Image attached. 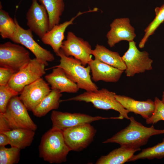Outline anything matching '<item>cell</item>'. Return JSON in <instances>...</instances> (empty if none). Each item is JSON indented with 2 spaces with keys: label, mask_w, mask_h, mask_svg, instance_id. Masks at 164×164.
I'll list each match as a JSON object with an SVG mask.
<instances>
[{
  "label": "cell",
  "mask_w": 164,
  "mask_h": 164,
  "mask_svg": "<svg viewBox=\"0 0 164 164\" xmlns=\"http://www.w3.org/2000/svg\"><path fill=\"white\" fill-rule=\"evenodd\" d=\"M20 149L11 147L7 148L0 147V164H14L18 163L20 159Z\"/></svg>",
  "instance_id": "obj_28"
},
{
  "label": "cell",
  "mask_w": 164,
  "mask_h": 164,
  "mask_svg": "<svg viewBox=\"0 0 164 164\" xmlns=\"http://www.w3.org/2000/svg\"><path fill=\"white\" fill-rule=\"evenodd\" d=\"M140 148L134 149L125 146L116 149L108 154L101 156L95 163L96 164H123L128 162L136 152Z\"/></svg>",
  "instance_id": "obj_21"
},
{
  "label": "cell",
  "mask_w": 164,
  "mask_h": 164,
  "mask_svg": "<svg viewBox=\"0 0 164 164\" xmlns=\"http://www.w3.org/2000/svg\"><path fill=\"white\" fill-rule=\"evenodd\" d=\"M11 130L2 114L0 113V133H3Z\"/></svg>",
  "instance_id": "obj_32"
},
{
  "label": "cell",
  "mask_w": 164,
  "mask_h": 164,
  "mask_svg": "<svg viewBox=\"0 0 164 164\" xmlns=\"http://www.w3.org/2000/svg\"><path fill=\"white\" fill-rule=\"evenodd\" d=\"M15 72L10 68L0 67V85L8 84Z\"/></svg>",
  "instance_id": "obj_31"
},
{
  "label": "cell",
  "mask_w": 164,
  "mask_h": 164,
  "mask_svg": "<svg viewBox=\"0 0 164 164\" xmlns=\"http://www.w3.org/2000/svg\"><path fill=\"white\" fill-rule=\"evenodd\" d=\"M45 78L51 89L58 90L61 93H76L80 89L60 67L53 68L52 72L45 75Z\"/></svg>",
  "instance_id": "obj_18"
},
{
  "label": "cell",
  "mask_w": 164,
  "mask_h": 164,
  "mask_svg": "<svg viewBox=\"0 0 164 164\" xmlns=\"http://www.w3.org/2000/svg\"><path fill=\"white\" fill-rule=\"evenodd\" d=\"M45 7L50 21L49 30L55 25L59 24L64 9V0H38Z\"/></svg>",
  "instance_id": "obj_24"
},
{
  "label": "cell",
  "mask_w": 164,
  "mask_h": 164,
  "mask_svg": "<svg viewBox=\"0 0 164 164\" xmlns=\"http://www.w3.org/2000/svg\"><path fill=\"white\" fill-rule=\"evenodd\" d=\"M65 142L71 151L79 152L91 143L97 132L90 123L67 128L62 130Z\"/></svg>",
  "instance_id": "obj_9"
},
{
  "label": "cell",
  "mask_w": 164,
  "mask_h": 164,
  "mask_svg": "<svg viewBox=\"0 0 164 164\" xmlns=\"http://www.w3.org/2000/svg\"><path fill=\"white\" fill-rule=\"evenodd\" d=\"M155 16L153 21L144 30L145 34L139 44L140 48H143L149 37L153 34L159 26L164 22V4L155 9Z\"/></svg>",
  "instance_id": "obj_26"
},
{
  "label": "cell",
  "mask_w": 164,
  "mask_h": 164,
  "mask_svg": "<svg viewBox=\"0 0 164 164\" xmlns=\"http://www.w3.org/2000/svg\"><path fill=\"white\" fill-rule=\"evenodd\" d=\"M117 101L129 112L139 114L145 119L150 117L155 109V103L150 99L140 101L125 95L116 94Z\"/></svg>",
  "instance_id": "obj_19"
},
{
  "label": "cell",
  "mask_w": 164,
  "mask_h": 164,
  "mask_svg": "<svg viewBox=\"0 0 164 164\" xmlns=\"http://www.w3.org/2000/svg\"><path fill=\"white\" fill-rule=\"evenodd\" d=\"M16 30V25L14 19L2 9L0 4V35L1 37L10 39L14 36Z\"/></svg>",
  "instance_id": "obj_25"
},
{
  "label": "cell",
  "mask_w": 164,
  "mask_h": 164,
  "mask_svg": "<svg viewBox=\"0 0 164 164\" xmlns=\"http://www.w3.org/2000/svg\"><path fill=\"white\" fill-rule=\"evenodd\" d=\"M10 139L9 137L4 133H0V147H5L9 144Z\"/></svg>",
  "instance_id": "obj_33"
},
{
  "label": "cell",
  "mask_w": 164,
  "mask_h": 164,
  "mask_svg": "<svg viewBox=\"0 0 164 164\" xmlns=\"http://www.w3.org/2000/svg\"><path fill=\"white\" fill-rule=\"evenodd\" d=\"M56 55L60 58V63L51 68L57 67L62 68L80 89L86 91H95L98 89V87L92 80L90 74L91 69L88 65L85 67L80 60L72 56H66L61 49Z\"/></svg>",
  "instance_id": "obj_3"
},
{
  "label": "cell",
  "mask_w": 164,
  "mask_h": 164,
  "mask_svg": "<svg viewBox=\"0 0 164 164\" xmlns=\"http://www.w3.org/2000/svg\"><path fill=\"white\" fill-rule=\"evenodd\" d=\"M38 0H32L26 14L27 25L32 32L41 39L49 30L50 21L45 6Z\"/></svg>",
  "instance_id": "obj_13"
},
{
  "label": "cell",
  "mask_w": 164,
  "mask_h": 164,
  "mask_svg": "<svg viewBox=\"0 0 164 164\" xmlns=\"http://www.w3.org/2000/svg\"><path fill=\"white\" fill-rule=\"evenodd\" d=\"M70 151L65 142L63 131L54 127L43 135L39 146V157L50 163L65 162Z\"/></svg>",
  "instance_id": "obj_2"
},
{
  "label": "cell",
  "mask_w": 164,
  "mask_h": 164,
  "mask_svg": "<svg viewBox=\"0 0 164 164\" xmlns=\"http://www.w3.org/2000/svg\"><path fill=\"white\" fill-rule=\"evenodd\" d=\"M51 91L49 84L41 77L25 86L19 97L28 110L32 111Z\"/></svg>",
  "instance_id": "obj_14"
},
{
  "label": "cell",
  "mask_w": 164,
  "mask_h": 164,
  "mask_svg": "<svg viewBox=\"0 0 164 164\" xmlns=\"http://www.w3.org/2000/svg\"><path fill=\"white\" fill-rule=\"evenodd\" d=\"M31 59L29 51L23 46L7 42L0 44V66L15 73Z\"/></svg>",
  "instance_id": "obj_7"
},
{
  "label": "cell",
  "mask_w": 164,
  "mask_h": 164,
  "mask_svg": "<svg viewBox=\"0 0 164 164\" xmlns=\"http://www.w3.org/2000/svg\"><path fill=\"white\" fill-rule=\"evenodd\" d=\"M51 119L52 127L62 130L65 129L100 120L109 119H121L119 117H105L101 116H93L80 113H70L53 110Z\"/></svg>",
  "instance_id": "obj_11"
},
{
  "label": "cell",
  "mask_w": 164,
  "mask_h": 164,
  "mask_svg": "<svg viewBox=\"0 0 164 164\" xmlns=\"http://www.w3.org/2000/svg\"><path fill=\"white\" fill-rule=\"evenodd\" d=\"M155 109L152 115L146 119L147 124H155L160 121H164V103L158 97L155 98Z\"/></svg>",
  "instance_id": "obj_30"
},
{
  "label": "cell",
  "mask_w": 164,
  "mask_h": 164,
  "mask_svg": "<svg viewBox=\"0 0 164 164\" xmlns=\"http://www.w3.org/2000/svg\"><path fill=\"white\" fill-rule=\"evenodd\" d=\"M14 19L17 30L10 39L14 43L20 44L28 49L36 58L42 61L46 66L48 65V62L54 61L55 57L51 52L41 46L34 40L32 31L29 29H24L19 24L15 18Z\"/></svg>",
  "instance_id": "obj_10"
},
{
  "label": "cell",
  "mask_w": 164,
  "mask_h": 164,
  "mask_svg": "<svg viewBox=\"0 0 164 164\" xmlns=\"http://www.w3.org/2000/svg\"><path fill=\"white\" fill-rule=\"evenodd\" d=\"M129 120L130 123L127 127L102 143H116L120 146L139 149L146 144L151 137L164 133V129H156L153 125L149 127H145L132 116Z\"/></svg>",
  "instance_id": "obj_1"
},
{
  "label": "cell",
  "mask_w": 164,
  "mask_h": 164,
  "mask_svg": "<svg viewBox=\"0 0 164 164\" xmlns=\"http://www.w3.org/2000/svg\"><path fill=\"white\" fill-rule=\"evenodd\" d=\"M110 29L106 35L108 43L112 47L120 41L129 42L133 41L136 36L134 28L127 18H117L110 25Z\"/></svg>",
  "instance_id": "obj_15"
},
{
  "label": "cell",
  "mask_w": 164,
  "mask_h": 164,
  "mask_svg": "<svg viewBox=\"0 0 164 164\" xmlns=\"http://www.w3.org/2000/svg\"><path fill=\"white\" fill-rule=\"evenodd\" d=\"M162 101L164 103V91L163 92L162 97Z\"/></svg>",
  "instance_id": "obj_34"
},
{
  "label": "cell",
  "mask_w": 164,
  "mask_h": 164,
  "mask_svg": "<svg viewBox=\"0 0 164 164\" xmlns=\"http://www.w3.org/2000/svg\"><path fill=\"white\" fill-rule=\"evenodd\" d=\"M95 59L120 70H125L126 65L118 53L110 50L104 46L97 44L92 50Z\"/></svg>",
  "instance_id": "obj_20"
},
{
  "label": "cell",
  "mask_w": 164,
  "mask_h": 164,
  "mask_svg": "<svg viewBox=\"0 0 164 164\" xmlns=\"http://www.w3.org/2000/svg\"><path fill=\"white\" fill-rule=\"evenodd\" d=\"M94 11H96L95 9L83 12H80L70 20L54 26L41 39L42 41L44 44L50 46L56 55L61 49L64 38V33L67 27L73 24L74 19L80 15L84 13Z\"/></svg>",
  "instance_id": "obj_17"
},
{
  "label": "cell",
  "mask_w": 164,
  "mask_h": 164,
  "mask_svg": "<svg viewBox=\"0 0 164 164\" xmlns=\"http://www.w3.org/2000/svg\"><path fill=\"white\" fill-rule=\"evenodd\" d=\"M116 93L105 88L95 91H86L84 93L67 99L61 100L63 101H74L91 103L97 109L104 110H113L118 112L119 116L122 119H129V112L117 101Z\"/></svg>",
  "instance_id": "obj_4"
},
{
  "label": "cell",
  "mask_w": 164,
  "mask_h": 164,
  "mask_svg": "<svg viewBox=\"0 0 164 164\" xmlns=\"http://www.w3.org/2000/svg\"><path fill=\"white\" fill-rule=\"evenodd\" d=\"M27 111L19 97L16 96L10 100L5 113L2 114L11 130L25 128L35 131L37 126Z\"/></svg>",
  "instance_id": "obj_6"
},
{
  "label": "cell",
  "mask_w": 164,
  "mask_h": 164,
  "mask_svg": "<svg viewBox=\"0 0 164 164\" xmlns=\"http://www.w3.org/2000/svg\"><path fill=\"white\" fill-rule=\"evenodd\" d=\"M60 49L66 56L73 57L85 66L92 59V49L89 42L71 31L67 32L66 39L63 41Z\"/></svg>",
  "instance_id": "obj_12"
},
{
  "label": "cell",
  "mask_w": 164,
  "mask_h": 164,
  "mask_svg": "<svg viewBox=\"0 0 164 164\" xmlns=\"http://www.w3.org/2000/svg\"><path fill=\"white\" fill-rule=\"evenodd\" d=\"M17 92L8 84L0 85V113L4 114L10 100L13 97L17 96Z\"/></svg>",
  "instance_id": "obj_29"
},
{
  "label": "cell",
  "mask_w": 164,
  "mask_h": 164,
  "mask_svg": "<svg viewBox=\"0 0 164 164\" xmlns=\"http://www.w3.org/2000/svg\"><path fill=\"white\" fill-rule=\"evenodd\" d=\"M35 131L27 128H19L12 129L3 133L9 137L10 139L9 145L11 147L21 150L31 145L34 138Z\"/></svg>",
  "instance_id": "obj_22"
},
{
  "label": "cell",
  "mask_w": 164,
  "mask_h": 164,
  "mask_svg": "<svg viewBox=\"0 0 164 164\" xmlns=\"http://www.w3.org/2000/svg\"><path fill=\"white\" fill-rule=\"evenodd\" d=\"M46 65L35 58L31 59L12 76L8 85L20 93L26 86L42 77L46 73Z\"/></svg>",
  "instance_id": "obj_5"
},
{
  "label": "cell",
  "mask_w": 164,
  "mask_h": 164,
  "mask_svg": "<svg viewBox=\"0 0 164 164\" xmlns=\"http://www.w3.org/2000/svg\"><path fill=\"white\" fill-rule=\"evenodd\" d=\"M121 57L126 65L125 73L127 77H132L152 69L153 61L149 58V53L139 51L134 40L129 42L128 49Z\"/></svg>",
  "instance_id": "obj_8"
},
{
  "label": "cell",
  "mask_w": 164,
  "mask_h": 164,
  "mask_svg": "<svg viewBox=\"0 0 164 164\" xmlns=\"http://www.w3.org/2000/svg\"><path fill=\"white\" fill-rule=\"evenodd\" d=\"M164 157V138L162 142L151 147L144 149L136 155H134L128 162L134 161L139 159H160Z\"/></svg>",
  "instance_id": "obj_27"
},
{
  "label": "cell",
  "mask_w": 164,
  "mask_h": 164,
  "mask_svg": "<svg viewBox=\"0 0 164 164\" xmlns=\"http://www.w3.org/2000/svg\"><path fill=\"white\" fill-rule=\"evenodd\" d=\"M62 96V93L58 90L51 89V92L32 111L33 114L40 118L45 116L51 110L58 109Z\"/></svg>",
  "instance_id": "obj_23"
},
{
  "label": "cell",
  "mask_w": 164,
  "mask_h": 164,
  "mask_svg": "<svg viewBox=\"0 0 164 164\" xmlns=\"http://www.w3.org/2000/svg\"><path fill=\"white\" fill-rule=\"evenodd\" d=\"M92 73V80L95 82L103 81L116 82L120 79L124 70L113 67L94 59L88 64Z\"/></svg>",
  "instance_id": "obj_16"
}]
</instances>
